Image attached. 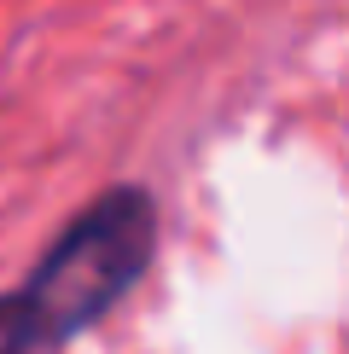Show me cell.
Segmentation results:
<instances>
[{"label":"cell","instance_id":"1","mask_svg":"<svg viewBox=\"0 0 349 354\" xmlns=\"http://www.w3.org/2000/svg\"><path fill=\"white\" fill-rule=\"evenodd\" d=\"M152 244H157V209L134 186L105 192L87 215H76V227L53 244V256L18 290L35 343H64L82 326H93L145 273Z\"/></svg>","mask_w":349,"mask_h":354},{"label":"cell","instance_id":"2","mask_svg":"<svg viewBox=\"0 0 349 354\" xmlns=\"http://www.w3.org/2000/svg\"><path fill=\"white\" fill-rule=\"evenodd\" d=\"M35 348V331H29V314L18 297H0V354H29Z\"/></svg>","mask_w":349,"mask_h":354}]
</instances>
